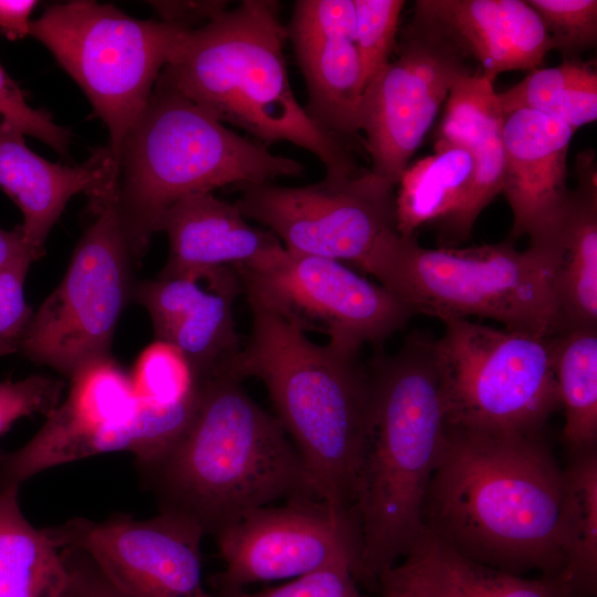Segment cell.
I'll return each instance as SVG.
<instances>
[{
	"instance_id": "cell-31",
	"label": "cell",
	"mask_w": 597,
	"mask_h": 597,
	"mask_svg": "<svg viewBox=\"0 0 597 597\" xmlns=\"http://www.w3.org/2000/svg\"><path fill=\"white\" fill-rule=\"evenodd\" d=\"M139 402L175 406L197 396L199 379L185 355L175 346L155 339L138 356L129 375Z\"/></svg>"
},
{
	"instance_id": "cell-3",
	"label": "cell",
	"mask_w": 597,
	"mask_h": 597,
	"mask_svg": "<svg viewBox=\"0 0 597 597\" xmlns=\"http://www.w3.org/2000/svg\"><path fill=\"white\" fill-rule=\"evenodd\" d=\"M247 298L251 334L226 373L264 384L314 496L337 521L356 525V474L370 411L368 370L358 354L315 344L273 308Z\"/></svg>"
},
{
	"instance_id": "cell-39",
	"label": "cell",
	"mask_w": 597,
	"mask_h": 597,
	"mask_svg": "<svg viewBox=\"0 0 597 597\" xmlns=\"http://www.w3.org/2000/svg\"><path fill=\"white\" fill-rule=\"evenodd\" d=\"M61 554L69 572L72 597H129L85 554L74 549H61Z\"/></svg>"
},
{
	"instance_id": "cell-34",
	"label": "cell",
	"mask_w": 597,
	"mask_h": 597,
	"mask_svg": "<svg viewBox=\"0 0 597 597\" xmlns=\"http://www.w3.org/2000/svg\"><path fill=\"white\" fill-rule=\"evenodd\" d=\"M2 130L32 136L61 156H69L70 129L55 124L49 112L31 107L21 87L0 64V132Z\"/></svg>"
},
{
	"instance_id": "cell-29",
	"label": "cell",
	"mask_w": 597,
	"mask_h": 597,
	"mask_svg": "<svg viewBox=\"0 0 597 597\" xmlns=\"http://www.w3.org/2000/svg\"><path fill=\"white\" fill-rule=\"evenodd\" d=\"M553 345L564 441L572 453L596 449L597 327L563 332Z\"/></svg>"
},
{
	"instance_id": "cell-4",
	"label": "cell",
	"mask_w": 597,
	"mask_h": 597,
	"mask_svg": "<svg viewBox=\"0 0 597 597\" xmlns=\"http://www.w3.org/2000/svg\"><path fill=\"white\" fill-rule=\"evenodd\" d=\"M286 36L279 2L244 0L187 32L157 83L264 146L289 142L308 150L324 165L325 177L362 174L344 142L296 101L283 54Z\"/></svg>"
},
{
	"instance_id": "cell-35",
	"label": "cell",
	"mask_w": 597,
	"mask_h": 597,
	"mask_svg": "<svg viewBox=\"0 0 597 597\" xmlns=\"http://www.w3.org/2000/svg\"><path fill=\"white\" fill-rule=\"evenodd\" d=\"M27 251L0 270V357L18 352L33 316L25 301L24 283L31 263Z\"/></svg>"
},
{
	"instance_id": "cell-41",
	"label": "cell",
	"mask_w": 597,
	"mask_h": 597,
	"mask_svg": "<svg viewBox=\"0 0 597 597\" xmlns=\"http://www.w3.org/2000/svg\"><path fill=\"white\" fill-rule=\"evenodd\" d=\"M35 0H0V31L15 41L30 35V17L38 6Z\"/></svg>"
},
{
	"instance_id": "cell-21",
	"label": "cell",
	"mask_w": 597,
	"mask_h": 597,
	"mask_svg": "<svg viewBox=\"0 0 597 597\" xmlns=\"http://www.w3.org/2000/svg\"><path fill=\"white\" fill-rule=\"evenodd\" d=\"M159 231L169 239L164 276L230 268L258 271L285 251L269 230L251 226L238 208L212 195L188 196L164 214Z\"/></svg>"
},
{
	"instance_id": "cell-15",
	"label": "cell",
	"mask_w": 597,
	"mask_h": 597,
	"mask_svg": "<svg viewBox=\"0 0 597 597\" xmlns=\"http://www.w3.org/2000/svg\"><path fill=\"white\" fill-rule=\"evenodd\" d=\"M223 569L212 577L217 595L259 582L296 578L358 558V531L338 522L316 498L289 499L233 519L214 534Z\"/></svg>"
},
{
	"instance_id": "cell-7",
	"label": "cell",
	"mask_w": 597,
	"mask_h": 597,
	"mask_svg": "<svg viewBox=\"0 0 597 597\" xmlns=\"http://www.w3.org/2000/svg\"><path fill=\"white\" fill-rule=\"evenodd\" d=\"M554 239L481 247H421L415 235L386 232L362 270L374 275L411 313L446 318H491L505 329L541 337L562 333L552 272Z\"/></svg>"
},
{
	"instance_id": "cell-20",
	"label": "cell",
	"mask_w": 597,
	"mask_h": 597,
	"mask_svg": "<svg viewBox=\"0 0 597 597\" xmlns=\"http://www.w3.org/2000/svg\"><path fill=\"white\" fill-rule=\"evenodd\" d=\"M117 169L107 147L76 166L49 161L25 144L24 135L0 132V189L23 216L24 239L34 260L44 253L46 238L70 199L86 193L96 203L116 187Z\"/></svg>"
},
{
	"instance_id": "cell-12",
	"label": "cell",
	"mask_w": 597,
	"mask_h": 597,
	"mask_svg": "<svg viewBox=\"0 0 597 597\" xmlns=\"http://www.w3.org/2000/svg\"><path fill=\"white\" fill-rule=\"evenodd\" d=\"M247 297L307 331L326 334L335 348L358 354L401 329L412 313L380 284L341 261L285 249L270 266L237 270Z\"/></svg>"
},
{
	"instance_id": "cell-24",
	"label": "cell",
	"mask_w": 597,
	"mask_h": 597,
	"mask_svg": "<svg viewBox=\"0 0 597 597\" xmlns=\"http://www.w3.org/2000/svg\"><path fill=\"white\" fill-rule=\"evenodd\" d=\"M596 164L594 149L578 154V185L574 191H569L556 229L557 254L552 283L562 333L597 327Z\"/></svg>"
},
{
	"instance_id": "cell-9",
	"label": "cell",
	"mask_w": 597,
	"mask_h": 597,
	"mask_svg": "<svg viewBox=\"0 0 597 597\" xmlns=\"http://www.w3.org/2000/svg\"><path fill=\"white\" fill-rule=\"evenodd\" d=\"M434 349L449 425L538 433L561 407L553 337L446 318Z\"/></svg>"
},
{
	"instance_id": "cell-37",
	"label": "cell",
	"mask_w": 597,
	"mask_h": 597,
	"mask_svg": "<svg viewBox=\"0 0 597 597\" xmlns=\"http://www.w3.org/2000/svg\"><path fill=\"white\" fill-rule=\"evenodd\" d=\"M356 582L353 566L342 563L256 593L238 591L227 595H210V597H363Z\"/></svg>"
},
{
	"instance_id": "cell-18",
	"label": "cell",
	"mask_w": 597,
	"mask_h": 597,
	"mask_svg": "<svg viewBox=\"0 0 597 597\" xmlns=\"http://www.w3.org/2000/svg\"><path fill=\"white\" fill-rule=\"evenodd\" d=\"M286 35L305 78L308 116L343 142L356 135L364 84L353 0L295 1Z\"/></svg>"
},
{
	"instance_id": "cell-2",
	"label": "cell",
	"mask_w": 597,
	"mask_h": 597,
	"mask_svg": "<svg viewBox=\"0 0 597 597\" xmlns=\"http://www.w3.org/2000/svg\"><path fill=\"white\" fill-rule=\"evenodd\" d=\"M370 411L354 493L356 580L380 575L427 534L423 503L449 429L434 339L412 334L368 369Z\"/></svg>"
},
{
	"instance_id": "cell-13",
	"label": "cell",
	"mask_w": 597,
	"mask_h": 597,
	"mask_svg": "<svg viewBox=\"0 0 597 597\" xmlns=\"http://www.w3.org/2000/svg\"><path fill=\"white\" fill-rule=\"evenodd\" d=\"M395 50L397 59L364 91L359 128L371 159L369 170L396 187L450 88L470 72L462 52L415 13Z\"/></svg>"
},
{
	"instance_id": "cell-26",
	"label": "cell",
	"mask_w": 597,
	"mask_h": 597,
	"mask_svg": "<svg viewBox=\"0 0 597 597\" xmlns=\"http://www.w3.org/2000/svg\"><path fill=\"white\" fill-rule=\"evenodd\" d=\"M473 170L471 153L437 140L434 154L408 166L395 195L396 231L415 235L425 223H439L461 203Z\"/></svg>"
},
{
	"instance_id": "cell-36",
	"label": "cell",
	"mask_w": 597,
	"mask_h": 597,
	"mask_svg": "<svg viewBox=\"0 0 597 597\" xmlns=\"http://www.w3.org/2000/svg\"><path fill=\"white\" fill-rule=\"evenodd\" d=\"M63 383L45 375L0 381V434L20 418L50 415L60 404Z\"/></svg>"
},
{
	"instance_id": "cell-38",
	"label": "cell",
	"mask_w": 597,
	"mask_h": 597,
	"mask_svg": "<svg viewBox=\"0 0 597 597\" xmlns=\"http://www.w3.org/2000/svg\"><path fill=\"white\" fill-rule=\"evenodd\" d=\"M380 597H431L423 569L421 541L400 564L385 570L378 579Z\"/></svg>"
},
{
	"instance_id": "cell-19",
	"label": "cell",
	"mask_w": 597,
	"mask_h": 597,
	"mask_svg": "<svg viewBox=\"0 0 597 597\" xmlns=\"http://www.w3.org/2000/svg\"><path fill=\"white\" fill-rule=\"evenodd\" d=\"M575 129L532 109L503 113L504 171L502 192L513 214L510 239L530 242L551 238L562 219L567 154Z\"/></svg>"
},
{
	"instance_id": "cell-33",
	"label": "cell",
	"mask_w": 597,
	"mask_h": 597,
	"mask_svg": "<svg viewBox=\"0 0 597 597\" xmlns=\"http://www.w3.org/2000/svg\"><path fill=\"white\" fill-rule=\"evenodd\" d=\"M563 61H580L597 42L596 0H526Z\"/></svg>"
},
{
	"instance_id": "cell-22",
	"label": "cell",
	"mask_w": 597,
	"mask_h": 597,
	"mask_svg": "<svg viewBox=\"0 0 597 597\" xmlns=\"http://www.w3.org/2000/svg\"><path fill=\"white\" fill-rule=\"evenodd\" d=\"M415 14L494 80L502 72L540 67L553 50L540 17L523 0H418Z\"/></svg>"
},
{
	"instance_id": "cell-16",
	"label": "cell",
	"mask_w": 597,
	"mask_h": 597,
	"mask_svg": "<svg viewBox=\"0 0 597 597\" xmlns=\"http://www.w3.org/2000/svg\"><path fill=\"white\" fill-rule=\"evenodd\" d=\"M67 396L21 448L0 451V489L20 486L56 465L127 451L138 410L130 376L111 355L92 358L71 376Z\"/></svg>"
},
{
	"instance_id": "cell-28",
	"label": "cell",
	"mask_w": 597,
	"mask_h": 597,
	"mask_svg": "<svg viewBox=\"0 0 597 597\" xmlns=\"http://www.w3.org/2000/svg\"><path fill=\"white\" fill-rule=\"evenodd\" d=\"M423 569L431 597H572L565 578H523L478 563L429 531L421 540Z\"/></svg>"
},
{
	"instance_id": "cell-11",
	"label": "cell",
	"mask_w": 597,
	"mask_h": 597,
	"mask_svg": "<svg viewBox=\"0 0 597 597\" xmlns=\"http://www.w3.org/2000/svg\"><path fill=\"white\" fill-rule=\"evenodd\" d=\"M234 206L266 227L290 252L363 266L380 238L396 230L395 186L370 170L303 187H238Z\"/></svg>"
},
{
	"instance_id": "cell-27",
	"label": "cell",
	"mask_w": 597,
	"mask_h": 597,
	"mask_svg": "<svg viewBox=\"0 0 597 597\" xmlns=\"http://www.w3.org/2000/svg\"><path fill=\"white\" fill-rule=\"evenodd\" d=\"M559 545L564 558L561 575L572 597L597 593V451L572 453L564 468Z\"/></svg>"
},
{
	"instance_id": "cell-8",
	"label": "cell",
	"mask_w": 597,
	"mask_h": 597,
	"mask_svg": "<svg viewBox=\"0 0 597 597\" xmlns=\"http://www.w3.org/2000/svg\"><path fill=\"white\" fill-rule=\"evenodd\" d=\"M190 30L135 19L109 3L74 0L48 7L31 21L30 35L80 85L106 125V147L117 169L125 136Z\"/></svg>"
},
{
	"instance_id": "cell-6",
	"label": "cell",
	"mask_w": 597,
	"mask_h": 597,
	"mask_svg": "<svg viewBox=\"0 0 597 597\" xmlns=\"http://www.w3.org/2000/svg\"><path fill=\"white\" fill-rule=\"evenodd\" d=\"M297 160L229 129L191 100L156 83L117 157L116 206L136 256L179 200L303 172Z\"/></svg>"
},
{
	"instance_id": "cell-30",
	"label": "cell",
	"mask_w": 597,
	"mask_h": 597,
	"mask_svg": "<svg viewBox=\"0 0 597 597\" xmlns=\"http://www.w3.org/2000/svg\"><path fill=\"white\" fill-rule=\"evenodd\" d=\"M496 97L502 113L532 109L576 130L597 119V73L591 63L563 61L532 70Z\"/></svg>"
},
{
	"instance_id": "cell-40",
	"label": "cell",
	"mask_w": 597,
	"mask_h": 597,
	"mask_svg": "<svg viewBox=\"0 0 597 597\" xmlns=\"http://www.w3.org/2000/svg\"><path fill=\"white\" fill-rule=\"evenodd\" d=\"M161 21L197 29L227 10V1H148Z\"/></svg>"
},
{
	"instance_id": "cell-32",
	"label": "cell",
	"mask_w": 597,
	"mask_h": 597,
	"mask_svg": "<svg viewBox=\"0 0 597 597\" xmlns=\"http://www.w3.org/2000/svg\"><path fill=\"white\" fill-rule=\"evenodd\" d=\"M355 43L359 55L364 91L386 67L397 44L402 0H353Z\"/></svg>"
},
{
	"instance_id": "cell-25",
	"label": "cell",
	"mask_w": 597,
	"mask_h": 597,
	"mask_svg": "<svg viewBox=\"0 0 597 597\" xmlns=\"http://www.w3.org/2000/svg\"><path fill=\"white\" fill-rule=\"evenodd\" d=\"M19 488L0 489V597H72L63 556L24 517Z\"/></svg>"
},
{
	"instance_id": "cell-14",
	"label": "cell",
	"mask_w": 597,
	"mask_h": 597,
	"mask_svg": "<svg viewBox=\"0 0 597 597\" xmlns=\"http://www.w3.org/2000/svg\"><path fill=\"white\" fill-rule=\"evenodd\" d=\"M43 531L57 548L88 556L129 597H210L200 553L206 532L182 514L161 510L148 520L76 517Z\"/></svg>"
},
{
	"instance_id": "cell-1",
	"label": "cell",
	"mask_w": 597,
	"mask_h": 597,
	"mask_svg": "<svg viewBox=\"0 0 597 597\" xmlns=\"http://www.w3.org/2000/svg\"><path fill=\"white\" fill-rule=\"evenodd\" d=\"M562 469L538 433L449 426L423 522L462 555L506 573H562Z\"/></svg>"
},
{
	"instance_id": "cell-5",
	"label": "cell",
	"mask_w": 597,
	"mask_h": 597,
	"mask_svg": "<svg viewBox=\"0 0 597 597\" xmlns=\"http://www.w3.org/2000/svg\"><path fill=\"white\" fill-rule=\"evenodd\" d=\"M142 470L163 511L182 514L212 534L255 507L314 496L303 461L277 418L224 371L206 380L200 406L181 438Z\"/></svg>"
},
{
	"instance_id": "cell-23",
	"label": "cell",
	"mask_w": 597,
	"mask_h": 597,
	"mask_svg": "<svg viewBox=\"0 0 597 597\" xmlns=\"http://www.w3.org/2000/svg\"><path fill=\"white\" fill-rule=\"evenodd\" d=\"M493 83V78L481 73L467 74L454 82L447 96L437 140L462 146L473 158L471 179L461 203L438 223L440 237L447 243L467 240L480 213L502 192L503 113Z\"/></svg>"
},
{
	"instance_id": "cell-42",
	"label": "cell",
	"mask_w": 597,
	"mask_h": 597,
	"mask_svg": "<svg viewBox=\"0 0 597 597\" xmlns=\"http://www.w3.org/2000/svg\"><path fill=\"white\" fill-rule=\"evenodd\" d=\"M27 251L32 253L24 239L21 226H17L13 230L0 228V270Z\"/></svg>"
},
{
	"instance_id": "cell-10",
	"label": "cell",
	"mask_w": 597,
	"mask_h": 597,
	"mask_svg": "<svg viewBox=\"0 0 597 597\" xmlns=\"http://www.w3.org/2000/svg\"><path fill=\"white\" fill-rule=\"evenodd\" d=\"M90 209L94 220L61 282L33 313L19 348L31 362L67 377L87 360L111 355L133 289L136 256L119 218L116 188Z\"/></svg>"
},
{
	"instance_id": "cell-17",
	"label": "cell",
	"mask_w": 597,
	"mask_h": 597,
	"mask_svg": "<svg viewBox=\"0 0 597 597\" xmlns=\"http://www.w3.org/2000/svg\"><path fill=\"white\" fill-rule=\"evenodd\" d=\"M242 290L234 269L224 268L138 283L133 294L148 312L155 338L178 348L199 379L228 368L241 347L233 302Z\"/></svg>"
}]
</instances>
